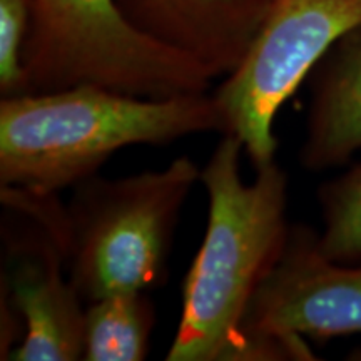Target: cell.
<instances>
[{
	"instance_id": "obj_11",
	"label": "cell",
	"mask_w": 361,
	"mask_h": 361,
	"mask_svg": "<svg viewBox=\"0 0 361 361\" xmlns=\"http://www.w3.org/2000/svg\"><path fill=\"white\" fill-rule=\"evenodd\" d=\"M323 228L319 250L338 263H361V162L318 189Z\"/></svg>"
},
{
	"instance_id": "obj_1",
	"label": "cell",
	"mask_w": 361,
	"mask_h": 361,
	"mask_svg": "<svg viewBox=\"0 0 361 361\" xmlns=\"http://www.w3.org/2000/svg\"><path fill=\"white\" fill-rule=\"evenodd\" d=\"M239 137L221 141L201 168L207 194L204 238L183 286V308L168 361H252L245 319L252 298L290 238V179L278 161L241 176Z\"/></svg>"
},
{
	"instance_id": "obj_12",
	"label": "cell",
	"mask_w": 361,
	"mask_h": 361,
	"mask_svg": "<svg viewBox=\"0 0 361 361\" xmlns=\"http://www.w3.org/2000/svg\"><path fill=\"white\" fill-rule=\"evenodd\" d=\"M32 22V0H0V96L29 94L24 52Z\"/></svg>"
},
{
	"instance_id": "obj_9",
	"label": "cell",
	"mask_w": 361,
	"mask_h": 361,
	"mask_svg": "<svg viewBox=\"0 0 361 361\" xmlns=\"http://www.w3.org/2000/svg\"><path fill=\"white\" fill-rule=\"evenodd\" d=\"M308 82L300 164L310 173L343 168L361 151V25L329 49Z\"/></svg>"
},
{
	"instance_id": "obj_13",
	"label": "cell",
	"mask_w": 361,
	"mask_h": 361,
	"mask_svg": "<svg viewBox=\"0 0 361 361\" xmlns=\"http://www.w3.org/2000/svg\"><path fill=\"white\" fill-rule=\"evenodd\" d=\"M348 358H350V360H355V361H361V348L351 351Z\"/></svg>"
},
{
	"instance_id": "obj_6",
	"label": "cell",
	"mask_w": 361,
	"mask_h": 361,
	"mask_svg": "<svg viewBox=\"0 0 361 361\" xmlns=\"http://www.w3.org/2000/svg\"><path fill=\"white\" fill-rule=\"evenodd\" d=\"M7 211L25 221L22 229L2 224L0 318L24 324V338L7 360H82L85 303L69 278L64 247L39 221Z\"/></svg>"
},
{
	"instance_id": "obj_7",
	"label": "cell",
	"mask_w": 361,
	"mask_h": 361,
	"mask_svg": "<svg viewBox=\"0 0 361 361\" xmlns=\"http://www.w3.org/2000/svg\"><path fill=\"white\" fill-rule=\"evenodd\" d=\"M245 333L316 341L361 335V263L326 258L318 233L291 224L281 258L252 298Z\"/></svg>"
},
{
	"instance_id": "obj_3",
	"label": "cell",
	"mask_w": 361,
	"mask_h": 361,
	"mask_svg": "<svg viewBox=\"0 0 361 361\" xmlns=\"http://www.w3.org/2000/svg\"><path fill=\"white\" fill-rule=\"evenodd\" d=\"M197 183L201 168L183 156L159 171L97 174L72 188L67 271L85 305L164 284L180 211Z\"/></svg>"
},
{
	"instance_id": "obj_4",
	"label": "cell",
	"mask_w": 361,
	"mask_h": 361,
	"mask_svg": "<svg viewBox=\"0 0 361 361\" xmlns=\"http://www.w3.org/2000/svg\"><path fill=\"white\" fill-rule=\"evenodd\" d=\"M24 67L29 94L99 85L166 99L207 92L214 80L192 59L134 29L116 0H32Z\"/></svg>"
},
{
	"instance_id": "obj_10",
	"label": "cell",
	"mask_w": 361,
	"mask_h": 361,
	"mask_svg": "<svg viewBox=\"0 0 361 361\" xmlns=\"http://www.w3.org/2000/svg\"><path fill=\"white\" fill-rule=\"evenodd\" d=\"M156 328L149 291H123L85 305L84 361H142Z\"/></svg>"
},
{
	"instance_id": "obj_2",
	"label": "cell",
	"mask_w": 361,
	"mask_h": 361,
	"mask_svg": "<svg viewBox=\"0 0 361 361\" xmlns=\"http://www.w3.org/2000/svg\"><path fill=\"white\" fill-rule=\"evenodd\" d=\"M206 133L226 134L209 90L149 99L78 85L2 99L0 186L59 194L97 176L121 149Z\"/></svg>"
},
{
	"instance_id": "obj_8",
	"label": "cell",
	"mask_w": 361,
	"mask_h": 361,
	"mask_svg": "<svg viewBox=\"0 0 361 361\" xmlns=\"http://www.w3.org/2000/svg\"><path fill=\"white\" fill-rule=\"evenodd\" d=\"M146 37L226 78L241 64L273 0H116Z\"/></svg>"
},
{
	"instance_id": "obj_5",
	"label": "cell",
	"mask_w": 361,
	"mask_h": 361,
	"mask_svg": "<svg viewBox=\"0 0 361 361\" xmlns=\"http://www.w3.org/2000/svg\"><path fill=\"white\" fill-rule=\"evenodd\" d=\"M361 25V0H273L243 62L214 90L252 168L276 159L274 121L329 49Z\"/></svg>"
}]
</instances>
